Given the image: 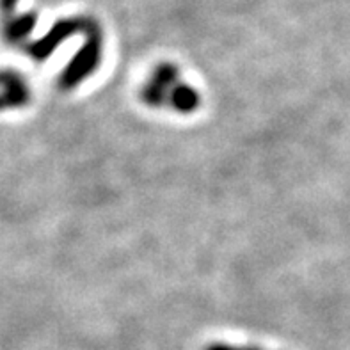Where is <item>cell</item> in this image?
Here are the masks:
<instances>
[{
	"label": "cell",
	"mask_w": 350,
	"mask_h": 350,
	"mask_svg": "<svg viewBox=\"0 0 350 350\" xmlns=\"http://www.w3.org/2000/svg\"><path fill=\"white\" fill-rule=\"evenodd\" d=\"M206 350H262L256 347H233V345H224V343H215V345L206 347Z\"/></svg>",
	"instance_id": "obj_1"
}]
</instances>
